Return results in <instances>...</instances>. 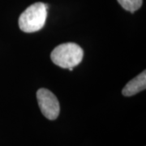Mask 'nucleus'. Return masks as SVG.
Masks as SVG:
<instances>
[{
  "mask_svg": "<svg viewBox=\"0 0 146 146\" xmlns=\"http://www.w3.org/2000/svg\"><path fill=\"white\" fill-rule=\"evenodd\" d=\"M48 5L36 3L29 6L19 17V27L25 33H34L42 29L46 24Z\"/></svg>",
  "mask_w": 146,
  "mask_h": 146,
  "instance_id": "nucleus-1",
  "label": "nucleus"
},
{
  "mask_svg": "<svg viewBox=\"0 0 146 146\" xmlns=\"http://www.w3.org/2000/svg\"><path fill=\"white\" fill-rule=\"evenodd\" d=\"M84 51L76 43L68 42L56 46L50 54L52 62L62 68L76 67L82 61Z\"/></svg>",
  "mask_w": 146,
  "mask_h": 146,
  "instance_id": "nucleus-2",
  "label": "nucleus"
},
{
  "mask_svg": "<svg viewBox=\"0 0 146 146\" xmlns=\"http://www.w3.org/2000/svg\"><path fill=\"white\" fill-rule=\"evenodd\" d=\"M36 99L39 108L49 120H55L59 115L60 106L56 96L46 89H40L36 92Z\"/></svg>",
  "mask_w": 146,
  "mask_h": 146,
  "instance_id": "nucleus-3",
  "label": "nucleus"
},
{
  "mask_svg": "<svg viewBox=\"0 0 146 146\" xmlns=\"http://www.w3.org/2000/svg\"><path fill=\"white\" fill-rule=\"evenodd\" d=\"M123 8L131 13L137 11L142 5L143 0H118Z\"/></svg>",
  "mask_w": 146,
  "mask_h": 146,
  "instance_id": "nucleus-5",
  "label": "nucleus"
},
{
  "mask_svg": "<svg viewBox=\"0 0 146 146\" xmlns=\"http://www.w3.org/2000/svg\"><path fill=\"white\" fill-rule=\"evenodd\" d=\"M146 89V72L144 71L136 77L132 79L125 85L122 94L125 97H131Z\"/></svg>",
  "mask_w": 146,
  "mask_h": 146,
  "instance_id": "nucleus-4",
  "label": "nucleus"
}]
</instances>
